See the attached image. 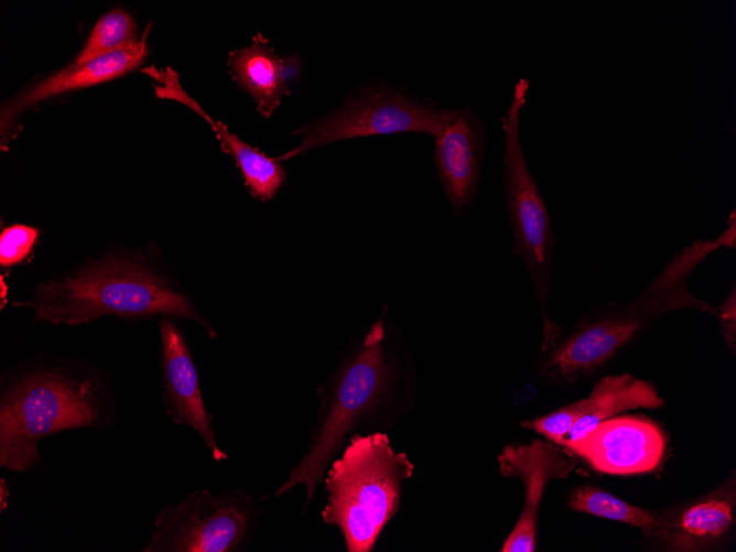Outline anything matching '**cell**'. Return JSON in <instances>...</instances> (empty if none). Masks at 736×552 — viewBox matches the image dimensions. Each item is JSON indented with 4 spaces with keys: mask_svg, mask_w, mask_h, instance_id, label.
Wrapping results in <instances>:
<instances>
[{
    "mask_svg": "<svg viewBox=\"0 0 736 552\" xmlns=\"http://www.w3.org/2000/svg\"><path fill=\"white\" fill-rule=\"evenodd\" d=\"M413 386V361L385 304L317 387L318 408L305 448L272 496L303 486L304 515L328 465L349 437L364 426H379L397 418L407 407Z\"/></svg>",
    "mask_w": 736,
    "mask_h": 552,
    "instance_id": "obj_1",
    "label": "cell"
},
{
    "mask_svg": "<svg viewBox=\"0 0 736 552\" xmlns=\"http://www.w3.org/2000/svg\"><path fill=\"white\" fill-rule=\"evenodd\" d=\"M723 247H735V219L717 238L696 239L675 252L632 300L594 306L570 329L555 326L542 339L538 362L542 380L573 385L593 377L669 312L694 309L714 315L715 306L694 296L688 282Z\"/></svg>",
    "mask_w": 736,
    "mask_h": 552,
    "instance_id": "obj_2",
    "label": "cell"
},
{
    "mask_svg": "<svg viewBox=\"0 0 736 552\" xmlns=\"http://www.w3.org/2000/svg\"><path fill=\"white\" fill-rule=\"evenodd\" d=\"M14 306L30 309L35 322L80 325L102 316L145 318L155 315L197 323L217 338L210 321L177 285L137 259L112 257L65 278L39 284Z\"/></svg>",
    "mask_w": 736,
    "mask_h": 552,
    "instance_id": "obj_3",
    "label": "cell"
},
{
    "mask_svg": "<svg viewBox=\"0 0 736 552\" xmlns=\"http://www.w3.org/2000/svg\"><path fill=\"white\" fill-rule=\"evenodd\" d=\"M111 400L90 377L51 367L23 372L0 394V467L26 473L42 462L40 443L45 437L115 425Z\"/></svg>",
    "mask_w": 736,
    "mask_h": 552,
    "instance_id": "obj_4",
    "label": "cell"
},
{
    "mask_svg": "<svg viewBox=\"0 0 736 552\" xmlns=\"http://www.w3.org/2000/svg\"><path fill=\"white\" fill-rule=\"evenodd\" d=\"M414 472L381 431L353 434L322 479L327 493L322 521L337 527L347 552H371L396 516L404 483Z\"/></svg>",
    "mask_w": 736,
    "mask_h": 552,
    "instance_id": "obj_5",
    "label": "cell"
},
{
    "mask_svg": "<svg viewBox=\"0 0 736 552\" xmlns=\"http://www.w3.org/2000/svg\"><path fill=\"white\" fill-rule=\"evenodd\" d=\"M530 86L520 78L513 87L511 101L501 118L504 133L502 196L512 239L511 252L526 267L539 311L543 318V334L555 324L546 313V300L552 284L556 239L552 220L537 181L529 170L520 138V113Z\"/></svg>",
    "mask_w": 736,
    "mask_h": 552,
    "instance_id": "obj_6",
    "label": "cell"
},
{
    "mask_svg": "<svg viewBox=\"0 0 736 552\" xmlns=\"http://www.w3.org/2000/svg\"><path fill=\"white\" fill-rule=\"evenodd\" d=\"M262 507L243 488H206L163 507L143 552H238L251 541Z\"/></svg>",
    "mask_w": 736,
    "mask_h": 552,
    "instance_id": "obj_7",
    "label": "cell"
},
{
    "mask_svg": "<svg viewBox=\"0 0 736 552\" xmlns=\"http://www.w3.org/2000/svg\"><path fill=\"white\" fill-rule=\"evenodd\" d=\"M453 111L386 84L366 85L328 116L294 131L301 143L277 159L284 162L320 145L369 136L419 132L435 139Z\"/></svg>",
    "mask_w": 736,
    "mask_h": 552,
    "instance_id": "obj_8",
    "label": "cell"
},
{
    "mask_svg": "<svg viewBox=\"0 0 736 552\" xmlns=\"http://www.w3.org/2000/svg\"><path fill=\"white\" fill-rule=\"evenodd\" d=\"M663 431L643 416L600 421L583 437L563 447L609 475H637L656 469L665 452Z\"/></svg>",
    "mask_w": 736,
    "mask_h": 552,
    "instance_id": "obj_9",
    "label": "cell"
},
{
    "mask_svg": "<svg viewBox=\"0 0 736 552\" xmlns=\"http://www.w3.org/2000/svg\"><path fill=\"white\" fill-rule=\"evenodd\" d=\"M499 473L517 477L524 485L520 517L504 542L501 552H532L535 549L539 508L548 483L566 478L576 463L565 447L534 439L528 444L506 445L497 456Z\"/></svg>",
    "mask_w": 736,
    "mask_h": 552,
    "instance_id": "obj_10",
    "label": "cell"
},
{
    "mask_svg": "<svg viewBox=\"0 0 736 552\" xmlns=\"http://www.w3.org/2000/svg\"><path fill=\"white\" fill-rule=\"evenodd\" d=\"M162 400L165 412L176 425H187L202 439L216 462L228 459L220 448L201 388L193 355L172 317L161 316Z\"/></svg>",
    "mask_w": 736,
    "mask_h": 552,
    "instance_id": "obj_11",
    "label": "cell"
},
{
    "mask_svg": "<svg viewBox=\"0 0 736 552\" xmlns=\"http://www.w3.org/2000/svg\"><path fill=\"white\" fill-rule=\"evenodd\" d=\"M486 142L487 128L470 105L454 109L434 139L437 180L456 217L466 216L475 204Z\"/></svg>",
    "mask_w": 736,
    "mask_h": 552,
    "instance_id": "obj_12",
    "label": "cell"
},
{
    "mask_svg": "<svg viewBox=\"0 0 736 552\" xmlns=\"http://www.w3.org/2000/svg\"><path fill=\"white\" fill-rule=\"evenodd\" d=\"M735 474L719 487L675 511L661 515L651 535L668 551H710L725 541L735 523Z\"/></svg>",
    "mask_w": 736,
    "mask_h": 552,
    "instance_id": "obj_13",
    "label": "cell"
},
{
    "mask_svg": "<svg viewBox=\"0 0 736 552\" xmlns=\"http://www.w3.org/2000/svg\"><path fill=\"white\" fill-rule=\"evenodd\" d=\"M148 32L149 29L140 40L122 50L98 56L84 64L72 63L6 102L0 116L2 144L8 140V134L19 115L28 107L66 91L113 79L137 68L149 52L145 43Z\"/></svg>",
    "mask_w": 736,
    "mask_h": 552,
    "instance_id": "obj_14",
    "label": "cell"
},
{
    "mask_svg": "<svg viewBox=\"0 0 736 552\" xmlns=\"http://www.w3.org/2000/svg\"><path fill=\"white\" fill-rule=\"evenodd\" d=\"M153 84L155 95L160 98L178 101L199 115L212 127L221 142V150L232 156L241 171L245 184L253 198L272 199L285 181V170L277 158L250 147L227 128L208 116L204 109L182 88L178 75L171 67L158 69L153 66L144 68Z\"/></svg>",
    "mask_w": 736,
    "mask_h": 552,
    "instance_id": "obj_15",
    "label": "cell"
},
{
    "mask_svg": "<svg viewBox=\"0 0 736 552\" xmlns=\"http://www.w3.org/2000/svg\"><path fill=\"white\" fill-rule=\"evenodd\" d=\"M574 404L577 420L559 442L561 446L583 437L603 420L629 410L658 409L664 404V399L650 381L620 374L604 376L587 398L574 401Z\"/></svg>",
    "mask_w": 736,
    "mask_h": 552,
    "instance_id": "obj_16",
    "label": "cell"
},
{
    "mask_svg": "<svg viewBox=\"0 0 736 552\" xmlns=\"http://www.w3.org/2000/svg\"><path fill=\"white\" fill-rule=\"evenodd\" d=\"M263 37H255L250 46L234 51L229 65L235 80L253 98L258 110L270 117L289 94L282 72V58L274 54Z\"/></svg>",
    "mask_w": 736,
    "mask_h": 552,
    "instance_id": "obj_17",
    "label": "cell"
},
{
    "mask_svg": "<svg viewBox=\"0 0 736 552\" xmlns=\"http://www.w3.org/2000/svg\"><path fill=\"white\" fill-rule=\"evenodd\" d=\"M567 505L574 511L639 528L650 537L661 522V515L630 505L592 485L573 489L567 497Z\"/></svg>",
    "mask_w": 736,
    "mask_h": 552,
    "instance_id": "obj_18",
    "label": "cell"
},
{
    "mask_svg": "<svg viewBox=\"0 0 736 552\" xmlns=\"http://www.w3.org/2000/svg\"><path fill=\"white\" fill-rule=\"evenodd\" d=\"M137 41V24L132 17L123 10H112L97 21L73 64L87 63Z\"/></svg>",
    "mask_w": 736,
    "mask_h": 552,
    "instance_id": "obj_19",
    "label": "cell"
},
{
    "mask_svg": "<svg viewBox=\"0 0 736 552\" xmlns=\"http://www.w3.org/2000/svg\"><path fill=\"white\" fill-rule=\"evenodd\" d=\"M39 231L30 226L12 225L0 236V264L11 267L21 262L32 250Z\"/></svg>",
    "mask_w": 736,
    "mask_h": 552,
    "instance_id": "obj_20",
    "label": "cell"
},
{
    "mask_svg": "<svg viewBox=\"0 0 736 552\" xmlns=\"http://www.w3.org/2000/svg\"><path fill=\"white\" fill-rule=\"evenodd\" d=\"M714 315L718 316L722 336L728 346L735 354L736 347V289L735 285L732 286L730 293L726 296L724 302L716 307Z\"/></svg>",
    "mask_w": 736,
    "mask_h": 552,
    "instance_id": "obj_21",
    "label": "cell"
},
{
    "mask_svg": "<svg viewBox=\"0 0 736 552\" xmlns=\"http://www.w3.org/2000/svg\"><path fill=\"white\" fill-rule=\"evenodd\" d=\"M300 67V59L296 56H290L282 59V72L286 84L297 77Z\"/></svg>",
    "mask_w": 736,
    "mask_h": 552,
    "instance_id": "obj_22",
    "label": "cell"
},
{
    "mask_svg": "<svg viewBox=\"0 0 736 552\" xmlns=\"http://www.w3.org/2000/svg\"><path fill=\"white\" fill-rule=\"evenodd\" d=\"M9 498H10V488L7 483V480L1 477L0 478V511L2 512L9 504Z\"/></svg>",
    "mask_w": 736,
    "mask_h": 552,
    "instance_id": "obj_23",
    "label": "cell"
}]
</instances>
